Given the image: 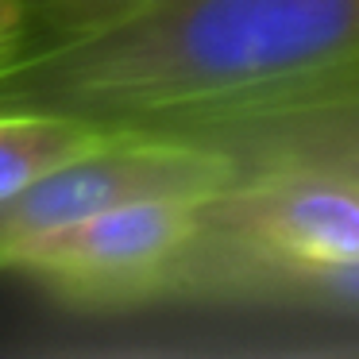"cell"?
<instances>
[{
    "label": "cell",
    "instance_id": "5",
    "mask_svg": "<svg viewBox=\"0 0 359 359\" xmlns=\"http://www.w3.org/2000/svg\"><path fill=\"white\" fill-rule=\"evenodd\" d=\"M178 135L228 151L240 174L313 170L359 186V62L320 74L271 109Z\"/></svg>",
    "mask_w": 359,
    "mask_h": 359
},
{
    "label": "cell",
    "instance_id": "8",
    "mask_svg": "<svg viewBox=\"0 0 359 359\" xmlns=\"http://www.w3.org/2000/svg\"><path fill=\"white\" fill-rule=\"evenodd\" d=\"M32 39V12L27 0H0V66L16 58Z\"/></svg>",
    "mask_w": 359,
    "mask_h": 359
},
{
    "label": "cell",
    "instance_id": "1",
    "mask_svg": "<svg viewBox=\"0 0 359 359\" xmlns=\"http://www.w3.org/2000/svg\"><path fill=\"white\" fill-rule=\"evenodd\" d=\"M348 62H359V0H143L27 43L0 66V109L197 132L271 109Z\"/></svg>",
    "mask_w": 359,
    "mask_h": 359
},
{
    "label": "cell",
    "instance_id": "2",
    "mask_svg": "<svg viewBox=\"0 0 359 359\" xmlns=\"http://www.w3.org/2000/svg\"><path fill=\"white\" fill-rule=\"evenodd\" d=\"M236 178L240 163L205 140L147 132V128H104L93 147L0 201V255L32 236L128 201L147 197L209 201L224 194Z\"/></svg>",
    "mask_w": 359,
    "mask_h": 359
},
{
    "label": "cell",
    "instance_id": "3",
    "mask_svg": "<svg viewBox=\"0 0 359 359\" xmlns=\"http://www.w3.org/2000/svg\"><path fill=\"white\" fill-rule=\"evenodd\" d=\"M205 228V201L147 197L50 228L0 255V271L32 274L66 297L135 302L166 294Z\"/></svg>",
    "mask_w": 359,
    "mask_h": 359
},
{
    "label": "cell",
    "instance_id": "4",
    "mask_svg": "<svg viewBox=\"0 0 359 359\" xmlns=\"http://www.w3.org/2000/svg\"><path fill=\"white\" fill-rule=\"evenodd\" d=\"M232 263H359V186L313 170L240 174L224 194L205 201V228L178 274Z\"/></svg>",
    "mask_w": 359,
    "mask_h": 359
},
{
    "label": "cell",
    "instance_id": "7",
    "mask_svg": "<svg viewBox=\"0 0 359 359\" xmlns=\"http://www.w3.org/2000/svg\"><path fill=\"white\" fill-rule=\"evenodd\" d=\"M135 4H143V0H27V12H32V39L27 43H43L55 39V35L93 27L101 20L135 8Z\"/></svg>",
    "mask_w": 359,
    "mask_h": 359
},
{
    "label": "cell",
    "instance_id": "6",
    "mask_svg": "<svg viewBox=\"0 0 359 359\" xmlns=\"http://www.w3.org/2000/svg\"><path fill=\"white\" fill-rule=\"evenodd\" d=\"M101 135L104 128L70 112L0 109V201L93 147Z\"/></svg>",
    "mask_w": 359,
    "mask_h": 359
}]
</instances>
